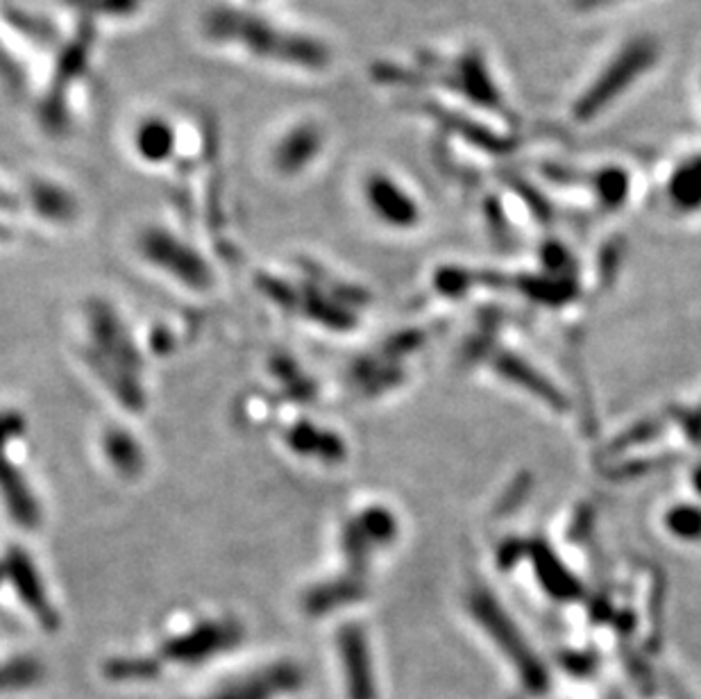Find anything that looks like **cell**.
I'll use <instances>...</instances> for the list:
<instances>
[{"label":"cell","instance_id":"obj_9","mask_svg":"<svg viewBox=\"0 0 701 699\" xmlns=\"http://www.w3.org/2000/svg\"><path fill=\"white\" fill-rule=\"evenodd\" d=\"M668 528L681 539H701V511L694 507H679L670 513Z\"/></svg>","mask_w":701,"mask_h":699},{"label":"cell","instance_id":"obj_11","mask_svg":"<svg viewBox=\"0 0 701 699\" xmlns=\"http://www.w3.org/2000/svg\"><path fill=\"white\" fill-rule=\"evenodd\" d=\"M268 695H270V686L253 684V686L232 688V690L219 695L216 699H268Z\"/></svg>","mask_w":701,"mask_h":699},{"label":"cell","instance_id":"obj_3","mask_svg":"<svg viewBox=\"0 0 701 699\" xmlns=\"http://www.w3.org/2000/svg\"><path fill=\"white\" fill-rule=\"evenodd\" d=\"M327 148L325 123L315 116H304L289 123L270 146V166L277 175L291 180L300 178L315 166Z\"/></svg>","mask_w":701,"mask_h":699},{"label":"cell","instance_id":"obj_8","mask_svg":"<svg viewBox=\"0 0 701 699\" xmlns=\"http://www.w3.org/2000/svg\"><path fill=\"white\" fill-rule=\"evenodd\" d=\"M668 198L675 209L686 214L701 209V153L681 159L668 180Z\"/></svg>","mask_w":701,"mask_h":699},{"label":"cell","instance_id":"obj_5","mask_svg":"<svg viewBox=\"0 0 701 699\" xmlns=\"http://www.w3.org/2000/svg\"><path fill=\"white\" fill-rule=\"evenodd\" d=\"M364 198L377 221L389 228L409 230L420 221V204L409 189L387 170H375L364 180Z\"/></svg>","mask_w":701,"mask_h":699},{"label":"cell","instance_id":"obj_2","mask_svg":"<svg viewBox=\"0 0 701 699\" xmlns=\"http://www.w3.org/2000/svg\"><path fill=\"white\" fill-rule=\"evenodd\" d=\"M658 59V44L649 37L631 40L613 59L602 68L590 87L579 96L572 108V119L588 123L609 110L622 93L634 87Z\"/></svg>","mask_w":701,"mask_h":699},{"label":"cell","instance_id":"obj_4","mask_svg":"<svg viewBox=\"0 0 701 699\" xmlns=\"http://www.w3.org/2000/svg\"><path fill=\"white\" fill-rule=\"evenodd\" d=\"M475 607V615L481 622V626L486 632L493 636V641L498 643V647L511 658V663L515 666V670L520 673L522 681L527 684L532 690L541 692L547 688V673L538 663L536 654L527 647V641H522L520 632L515 629V624L500 611L498 602H493V598H477L472 602Z\"/></svg>","mask_w":701,"mask_h":699},{"label":"cell","instance_id":"obj_6","mask_svg":"<svg viewBox=\"0 0 701 699\" xmlns=\"http://www.w3.org/2000/svg\"><path fill=\"white\" fill-rule=\"evenodd\" d=\"M130 148L148 168L166 166L180 153V130L166 114H146L132 127Z\"/></svg>","mask_w":701,"mask_h":699},{"label":"cell","instance_id":"obj_12","mask_svg":"<svg viewBox=\"0 0 701 699\" xmlns=\"http://www.w3.org/2000/svg\"><path fill=\"white\" fill-rule=\"evenodd\" d=\"M245 3H248V5H253V3L259 5V3H264V0H245Z\"/></svg>","mask_w":701,"mask_h":699},{"label":"cell","instance_id":"obj_13","mask_svg":"<svg viewBox=\"0 0 701 699\" xmlns=\"http://www.w3.org/2000/svg\"><path fill=\"white\" fill-rule=\"evenodd\" d=\"M697 486L701 488V473H699V477H697Z\"/></svg>","mask_w":701,"mask_h":699},{"label":"cell","instance_id":"obj_1","mask_svg":"<svg viewBox=\"0 0 701 699\" xmlns=\"http://www.w3.org/2000/svg\"><path fill=\"white\" fill-rule=\"evenodd\" d=\"M202 34L219 48L298 74H323L332 64L327 42L277 23L253 5H214L202 16Z\"/></svg>","mask_w":701,"mask_h":699},{"label":"cell","instance_id":"obj_7","mask_svg":"<svg viewBox=\"0 0 701 699\" xmlns=\"http://www.w3.org/2000/svg\"><path fill=\"white\" fill-rule=\"evenodd\" d=\"M341 650L347 661L349 699H375L370 656L364 636L359 632H347L345 639H341Z\"/></svg>","mask_w":701,"mask_h":699},{"label":"cell","instance_id":"obj_10","mask_svg":"<svg viewBox=\"0 0 701 699\" xmlns=\"http://www.w3.org/2000/svg\"><path fill=\"white\" fill-rule=\"evenodd\" d=\"M626 189H628V178L622 168H604L598 175V191L607 202L617 204L626 196Z\"/></svg>","mask_w":701,"mask_h":699}]
</instances>
